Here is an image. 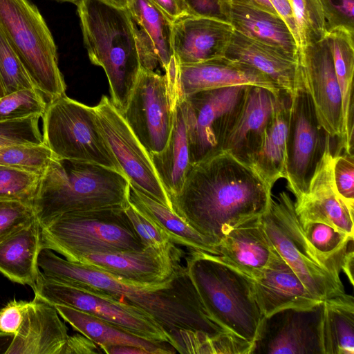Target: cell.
Segmentation results:
<instances>
[{
    "label": "cell",
    "mask_w": 354,
    "mask_h": 354,
    "mask_svg": "<svg viewBox=\"0 0 354 354\" xmlns=\"http://www.w3.org/2000/svg\"><path fill=\"white\" fill-rule=\"evenodd\" d=\"M6 95L5 89L3 85V83L0 78V98L3 97Z\"/></svg>",
    "instance_id": "680465c9"
},
{
    "label": "cell",
    "mask_w": 354,
    "mask_h": 354,
    "mask_svg": "<svg viewBox=\"0 0 354 354\" xmlns=\"http://www.w3.org/2000/svg\"><path fill=\"white\" fill-rule=\"evenodd\" d=\"M177 98L165 74L141 68L122 115L149 155L165 147Z\"/></svg>",
    "instance_id": "4fadbf2b"
},
{
    "label": "cell",
    "mask_w": 354,
    "mask_h": 354,
    "mask_svg": "<svg viewBox=\"0 0 354 354\" xmlns=\"http://www.w3.org/2000/svg\"><path fill=\"white\" fill-rule=\"evenodd\" d=\"M234 29L225 19L189 15L174 22L172 48L177 65L223 57Z\"/></svg>",
    "instance_id": "ffe728a7"
},
{
    "label": "cell",
    "mask_w": 354,
    "mask_h": 354,
    "mask_svg": "<svg viewBox=\"0 0 354 354\" xmlns=\"http://www.w3.org/2000/svg\"><path fill=\"white\" fill-rule=\"evenodd\" d=\"M332 176L335 189L351 212H354L353 153L336 151L333 156Z\"/></svg>",
    "instance_id": "60d3db41"
},
{
    "label": "cell",
    "mask_w": 354,
    "mask_h": 354,
    "mask_svg": "<svg viewBox=\"0 0 354 354\" xmlns=\"http://www.w3.org/2000/svg\"><path fill=\"white\" fill-rule=\"evenodd\" d=\"M279 16L283 19L289 27L296 41L297 45L298 36L297 27L292 8L288 0H269ZM298 49V48H297Z\"/></svg>",
    "instance_id": "816d5d0a"
},
{
    "label": "cell",
    "mask_w": 354,
    "mask_h": 354,
    "mask_svg": "<svg viewBox=\"0 0 354 354\" xmlns=\"http://www.w3.org/2000/svg\"><path fill=\"white\" fill-rule=\"evenodd\" d=\"M261 221L270 241L308 291L324 301L345 293L340 277L314 251L303 232L295 202L286 192L272 197Z\"/></svg>",
    "instance_id": "ba28073f"
},
{
    "label": "cell",
    "mask_w": 354,
    "mask_h": 354,
    "mask_svg": "<svg viewBox=\"0 0 354 354\" xmlns=\"http://www.w3.org/2000/svg\"><path fill=\"white\" fill-rule=\"evenodd\" d=\"M41 228L35 220L0 240V272L10 280L35 289L41 271Z\"/></svg>",
    "instance_id": "4316f807"
},
{
    "label": "cell",
    "mask_w": 354,
    "mask_h": 354,
    "mask_svg": "<svg viewBox=\"0 0 354 354\" xmlns=\"http://www.w3.org/2000/svg\"><path fill=\"white\" fill-rule=\"evenodd\" d=\"M272 189L254 169L221 151L191 166L172 210L216 247L232 227L261 216Z\"/></svg>",
    "instance_id": "7a4b0ae2"
},
{
    "label": "cell",
    "mask_w": 354,
    "mask_h": 354,
    "mask_svg": "<svg viewBox=\"0 0 354 354\" xmlns=\"http://www.w3.org/2000/svg\"><path fill=\"white\" fill-rule=\"evenodd\" d=\"M219 9L223 19L236 32L252 39L297 54V45L286 21L279 15L221 0Z\"/></svg>",
    "instance_id": "484cf974"
},
{
    "label": "cell",
    "mask_w": 354,
    "mask_h": 354,
    "mask_svg": "<svg viewBox=\"0 0 354 354\" xmlns=\"http://www.w3.org/2000/svg\"><path fill=\"white\" fill-rule=\"evenodd\" d=\"M101 1L117 8L127 9L134 0H100Z\"/></svg>",
    "instance_id": "6f0895ef"
},
{
    "label": "cell",
    "mask_w": 354,
    "mask_h": 354,
    "mask_svg": "<svg viewBox=\"0 0 354 354\" xmlns=\"http://www.w3.org/2000/svg\"><path fill=\"white\" fill-rule=\"evenodd\" d=\"M261 216L231 228L218 245L222 260L253 279L259 277L278 254L265 232Z\"/></svg>",
    "instance_id": "603a6c76"
},
{
    "label": "cell",
    "mask_w": 354,
    "mask_h": 354,
    "mask_svg": "<svg viewBox=\"0 0 354 354\" xmlns=\"http://www.w3.org/2000/svg\"><path fill=\"white\" fill-rule=\"evenodd\" d=\"M292 10L298 36L297 48L325 37L326 21L320 0H288Z\"/></svg>",
    "instance_id": "d590c367"
},
{
    "label": "cell",
    "mask_w": 354,
    "mask_h": 354,
    "mask_svg": "<svg viewBox=\"0 0 354 354\" xmlns=\"http://www.w3.org/2000/svg\"><path fill=\"white\" fill-rule=\"evenodd\" d=\"M353 239L349 241L346 250L344 255L342 271L348 277L351 285H353V270H354V252H353Z\"/></svg>",
    "instance_id": "f5cc1de1"
},
{
    "label": "cell",
    "mask_w": 354,
    "mask_h": 354,
    "mask_svg": "<svg viewBox=\"0 0 354 354\" xmlns=\"http://www.w3.org/2000/svg\"><path fill=\"white\" fill-rule=\"evenodd\" d=\"M325 39L330 48L340 91L342 107L341 138L353 137L354 32L339 28L326 31Z\"/></svg>",
    "instance_id": "1f68e13d"
},
{
    "label": "cell",
    "mask_w": 354,
    "mask_h": 354,
    "mask_svg": "<svg viewBox=\"0 0 354 354\" xmlns=\"http://www.w3.org/2000/svg\"><path fill=\"white\" fill-rule=\"evenodd\" d=\"M326 31L343 28L354 32V0H320Z\"/></svg>",
    "instance_id": "f6af8a7d"
},
{
    "label": "cell",
    "mask_w": 354,
    "mask_h": 354,
    "mask_svg": "<svg viewBox=\"0 0 354 354\" xmlns=\"http://www.w3.org/2000/svg\"><path fill=\"white\" fill-rule=\"evenodd\" d=\"M324 354H354V298L346 294L324 300Z\"/></svg>",
    "instance_id": "d6a6232c"
},
{
    "label": "cell",
    "mask_w": 354,
    "mask_h": 354,
    "mask_svg": "<svg viewBox=\"0 0 354 354\" xmlns=\"http://www.w3.org/2000/svg\"><path fill=\"white\" fill-rule=\"evenodd\" d=\"M124 208L108 207L59 215L40 226L42 249L55 251L73 262L91 253L145 249Z\"/></svg>",
    "instance_id": "8992f818"
},
{
    "label": "cell",
    "mask_w": 354,
    "mask_h": 354,
    "mask_svg": "<svg viewBox=\"0 0 354 354\" xmlns=\"http://www.w3.org/2000/svg\"><path fill=\"white\" fill-rule=\"evenodd\" d=\"M14 335L0 331V353L6 354L9 348Z\"/></svg>",
    "instance_id": "9f6ffc18"
},
{
    "label": "cell",
    "mask_w": 354,
    "mask_h": 354,
    "mask_svg": "<svg viewBox=\"0 0 354 354\" xmlns=\"http://www.w3.org/2000/svg\"><path fill=\"white\" fill-rule=\"evenodd\" d=\"M33 291L35 295L54 306H69L141 338L170 344L165 330L149 315L134 306L59 281L45 275L41 271Z\"/></svg>",
    "instance_id": "7c38bea8"
},
{
    "label": "cell",
    "mask_w": 354,
    "mask_h": 354,
    "mask_svg": "<svg viewBox=\"0 0 354 354\" xmlns=\"http://www.w3.org/2000/svg\"><path fill=\"white\" fill-rule=\"evenodd\" d=\"M301 225L316 254L339 276L344 255L354 236L321 222H305Z\"/></svg>",
    "instance_id": "e575fe53"
},
{
    "label": "cell",
    "mask_w": 354,
    "mask_h": 354,
    "mask_svg": "<svg viewBox=\"0 0 354 354\" xmlns=\"http://www.w3.org/2000/svg\"><path fill=\"white\" fill-rule=\"evenodd\" d=\"M291 95L281 91L261 147L251 167L272 189L286 177V141L289 128Z\"/></svg>",
    "instance_id": "f1b7e54d"
},
{
    "label": "cell",
    "mask_w": 354,
    "mask_h": 354,
    "mask_svg": "<svg viewBox=\"0 0 354 354\" xmlns=\"http://www.w3.org/2000/svg\"><path fill=\"white\" fill-rule=\"evenodd\" d=\"M0 28L35 88L48 101L66 95L56 45L37 8L29 0H0Z\"/></svg>",
    "instance_id": "52a82bcc"
},
{
    "label": "cell",
    "mask_w": 354,
    "mask_h": 354,
    "mask_svg": "<svg viewBox=\"0 0 354 354\" xmlns=\"http://www.w3.org/2000/svg\"><path fill=\"white\" fill-rule=\"evenodd\" d=\"M234 86L262 87L274 96L281 91L257 69L224 56L193 64L177 65L176 91L180 99L201 91Z\"/></svg>",
    "instance_id": "ac0fdd59"
},
{
    "label": "cell",
    "mask_w": 354,
    "mask_h": 354,
    "mask_svg": "<svg viewBox=\"0 0 354 354\" xmlns=\"http://www.w3.org/2000/svg\"><path fill=\"white\" fill-rule=\"evenodd\" d=\"M41 116L0 122V147L13 144L44 143L39 127Z\"/></svg>",
    "instance_id": "b9f144b4"
},
{
    "label": "cell",
    "mask_w": 354,
    "mask_h": 354,
    "mask_svg": "<svg viewBox=\"0 0 354 354\" xmlns=\"http://www.w3.org/2000/svg\"><path fill=\"white\" fill-rule=\"evenodd\" d=\"M183 254L182 250L171 243L161 248L91 253L75 263L137 284L154 286L171 280L185 269L181 264Z\"/></svg>",
    "instance_id": "2e32d148"
},
{
    "label": "cell",
    "mask_w": 354,
    "mask_h": 354,
    "mask_svg": "<svg viewBox=\"0 0 354 354\" xmlns=\"http://www.w3.org/2000/svg\"><path fill=\"white\" fill-rule=\"evenodd\" d=\"M322 301L263 316L250 354H324Z\"/></svg>",
    "instance_id": "9a60e30c"
},
{
    "label": "cell",
    "mask_w": 354,
    "mask_h": 354,
    "mask_svg": "<svg viewBox=\"0 0 354 354\" xmlns=\"http://www.w3.org/2000/svg\"><path fill=\"white\" fill-rule=\"evenodd\" d=\"M124 209L135 232L145 247L161 248L174 243L157 225L129 202Z\"/></svg>",
    "instance_id": "ee69618b"
},
{
    "label": "cell",
    "mask_w": 354,
    "mask_h": 354,
    "mask_svg": "<svg viewBox=\"0 0 354 354\" xmlns=\"http://www.w3.org/2000/svg\"><path fill=\"white\" fill-rule=\"evenodd\" d=\"M254 292L263 316L286 308H308L322 301L308 291L279 254L254 279Z\"/></svg>",
    "instance_id": "cb8c5ba5"
},
{
    "label": "cell",
    "mask_w": 354,
    "mask_h": 354,
    "mask_svg": "<svg viewBox=\"0 0 354 354\" xmlns=\"http://www.w3.org/2000/svg\"><path fill=\"white\" fill-rule=\"evenodd\" d=\"M55 307L64 321L75 330L96 343L99 347L101 345L131 346L143 348L149 354H170L176 352L168 342L141 338L89 313L69 306L55 305Z\"/></svg>",
    "instance_id": "f546056e"
},
{
    "label": "cell",
    "mask_w": 354,
    "mask_h": 354,
    "mask_svg": "<svg viewBox=\"0 0 354 354\" xmlns=\"http://www.w3.org/2000/svg\"><path fill=\"white\" fill-rule=\"evenodd\" d=\"M38 266L50 278L145 311L165 330L180 353H187L198 333L215 337L227 332L209 316L186 268L165 283L147 286L62 259L48 248L41 249Z\"/></svg>",
    "instance_id": "6da1fadb"
},
{
    "label": "cell",
    "mask_w": 354,
    "mask_h": 354,
    "mask_svg": "<svg viewBox=\"0 0 354 354\" xmlns=\"http://www.w3.org/2000/svg\"><path fill=\"white\" fill-rule=\"evenodd\" d=\"M77 6L88 58L104 70L110 100L122 114L141 69L130 15L100 0Z\"/></svg>",
    "instance_id": "277c9868"
},
{
    "label": "cell",
    "mask_w": 354,
    "mask_h": 354,
    "mask_svg": "<svg viewBox=\"0 0 354 354\" xmlns=\"http://www.w3.org/2000/svg\"><path fill=\"white\" fill-rule=\"evenodd\" d=\"M232 3L257 8L274 15H279L269 0H227Z\"/></svg>",
    "instance_id": "11a10c76"
},
{
    "label": "cell",
    "mask_w": 354,
    "mask_h": 354,
    "mask_svg": "<svg viewBox=\"0 0 354 354\" xmlns=\"http://www.w3.org/2000/svg\"><path fill=\"white\" fill-rule=\"evenodd\" d=\"M94 107L102 133L130 185L172 209L149 153L122 114L106 95L102 96Z\"/></svg>",
    "instance_id": "5bb4252c"
},
{
    "label": "cell",
    "mask_w": 354,
    "mask_h": 354,
    "mask_svg": "<svg viewBox=\"0 0 354 354\" xmlns=\"http://www.w3.org/2000/svg\"><path fill=\"white\" fill-rule=\"evenodd\" d=\"M330 141L310 178L306 192L295 200L300 223L321 222L351 236L353 234V213L337 194L333 180Z\"/></svg>",
    "instance_id": "d6986e66"
},
{
    "label": "cell",
    "mask_w": 354,
    "mask_h": 354,
    "mask_svg": "<svg viewBox=\"0 0 354 354\" xmlns=\"http://www.w3.org/2000/svg\"><path fill=\"white\" fill-rule=\"evenodd\" d=\"M53 158L50 149L41 144H13L0 147V167L21 169L39 175Z\"/></svg>",
    "instance_id": "8d00e7d4"
},
{
    "label": "cell",
    "mask_w": 354,
    "mask_h": 354,
    "mask_svg": "<svg viewBox=\"0 0 354 354\" xmlns=\"http://www.w3.org/2000/svg\"><path fill=\"white\" fill-rule=\"evenodd\" d=\"M35 220L31 204L19 201H0V240Z\"/></svg>",
    "instance_id": "7bdbcfd3"
},
{
    "label": "cell",
    "mask_w": 354,
    "mask_h": 354,
    "mask_svg": "<svg viewBox=\"0 0 354 354\" xmlns=\"http://www.w3.org/2000/svg\"><path fill=\"white\" fill-rule=\"evenodd\" d=\"M41 118L43 141L53 157L95 163L123 174L102 133L94 106L64 95L48 101Z\"/></svg>",
    "instance_id": "9c48e42d"
},
{
    "label": "cell",
    "mask_w": 354,
    "mask_h": 354,
    "mask_svg": "<svg viewBox=\"0 0 354 354\" xmlns=\"http://www.w3.org/2000/svg\"><path fill=\"white\" fill-rule=\"evenodd\" d=\"M28 303L14 299L0 310V331L14 335L18 332Z\"/></svg>",
    "instance_id": "7dc6e473"
},
{
    "label": "cell",
    "mask_w": 354,
    "mask_h": 354,
    "mask_svg": "<svg viewBox=\"0 0 354 354\" xmlns=\"http://www.w3.org/2000/svg\"><path fill=\"white\" fill-rule=\"evenodd\" d=\"M0 78L6 95L35 88L20 59L0 28Z\"/></svg>",
    "instance_id": "ab89813d"
},
{
    "label": "cell",
    "mask_w": 354,
    "mask_h": 354,
    "mask_svg": "<svg viewBox=\"0 0 354 354\" xmlns=\"http://www.w3.org/2000/svg\"><path fill=\"white\" fill-rule=\"evenodd\" d=\"M129 181L100 165L53 156L40 176L32 203L39 226L70 212L125 207Z\"/></svg>",
    "instance_id": "3957f363"
},
{
    "label": "cell",
    "mask_w": 354,
    "mask_h": 354,
    "mask_svg": "<svg viewBox=\"0 0 354 354\" xmlns=\"http://www.w3.org/2000/svg\"><path fill=\"white\" fill-rule=\"evenodd\" d=\"M100 348L103 353L108 354H149L143 348L123 345H101Z\"/></svg>",
    "instance_id": "db71d44e"
},
{
    "label": "cell",
    "mask_w": 354,
    "mask_h": 354,
    "mask_svg": "<svg viewBox=\"0 0 354 354\" xmlns=\"http://www.w3.org/2000/svg\"><path fill=\"white\" fill-rule=\"evenodd\" d=\"M186 270L210 318L221 328L252 344L263 317L254 279L218 255L190 250Z\"/></svg>",
    "instance_id": "5b68a950"
},
{
    "label": "cell",
    "mask_w": 354,
    "mask_h": 354,
    "mask_svg": "<svg viewBox=\"0 0 354 354\" xmlns=\"http://www.w3.org/2000/svg\"><path fill=\"white\" fill-rule=\"evenodd\" d=\"M149 156L170 199L180 192L192 166L183 99L178 97L176 100L173 126L165 147Z\"/></svg>",
    "instance_id": "83f0119b"
},
{
    "label": "cell",
    "mask_w": 354,
    "mask_h": 354,
    "mask_svg": "<svg viewBox=\"0 0 354 354\" xmlns=\"http://www.w3.org/2000/svg\"><path fill=\"white\" fill-rule=\"evenodd\" d=\"M40 176L21 169L0 167V201H19L32 205Z\"/></svg>",
    "instance_id": "f35d334b"
},
{
    "label": "cell",
    "mask_w": 354,
    "mask_h": 354,
    "mask_svg": "<svg viewBox=\"0 0 354 354\" xmlns=\"http://www.w3.org/2000/svg\"><path fill=\"white\" fill-rule=\"evenodd\" d=\"M297 59L318 120L332 138H340L342 107L330 48L325 37L298 48Z\"/></svg>",
    "instance_id": "e0dca14e"
},
{
    "label": "cell",
    "mask_w": 354,
    "mask_h": 354,
    "mask_svg": "<svg viewBox=\"0 0 354 354\" xmlns=\"http://www.w3.org/2000/svg\"><path fill=\"white\" fill-rule=\"evenodd\" d=\"M330 138L318 120L297 65L295 86L291 95L285 178L295 199L306 192Z\"/></svg>",
    "instance_id": "8fae6325"
},
{
    "label": "cell",
    "mask_w": 354,
    "mask_h": 354,
    "mask_svg": "<svg viewBox=\"0 0 354 354\" xmlns=\"http://www.w3.org/2000/svg\"><path fill=\"white\" fill-rule=\"evenodd\" d=\"M224 57L257 69L272 80L279 89L292 95L297 78V54L234 30Z\"/></svg>",
    "instance_id": "d4e9b609"
},
{
    "label": "cell",
    "mask_w": 354,
    "mask_h": 354,
    "mask_svg": "<svg viewBox=\"0 0 354 354\" xmlns=\"http://www.w3.org/2000/svg\"><path fill=\"white\" fill-rule=\"evenodd\" d=\"M55 1L68 2V3H71L77 5L80 2L81 0H55Z\"/></svg>",
    "instance_id": "91938a15"
},
{
    "label": "cell",
    "mask_w": 354,
    "mask_h": 354,
    "mask_svg": "<svg viewBox=\"0 0 354 354\" xmlns=\"http://www.w3.org/2000/svg\"><path fill=\"white\" fill-rule=\"evenodd\" d=\"M131 20L137 53L141 68L155 71V69L158 66H161L160 57L156 46L146 31L140 27L132 18Z\"/></svg>",
    "instance_id": "bcb514c9"
},
{
    "label": "cell",
    "mask_w": 354,
    "mask_h": 354,
    "mask_svg": "<svg viewBox=\"0 0 354 354\" xmlns=\"http://www.w3.org/2000/svg\"><path fill=\"white\" fill-rule=\"evenodd\" d=\"M133 20L149 35L165 73L176 63L172 48L173 24L149 0H134L127 8Z\"/></svg>",
    "instance_id": "836d02e7"
},
{
    "label": "cell",
    "mask_w": 354,
    "mask_h": 354,
    "mask_svg": "<svg viewBox=\"0 0 354 354\" xmlns=\"http://www.w3.org/2000/svg\"><path fill=\"white\" fill-rule=\"evenodd\" d=\"M277 97L264 88L250 86L241 113L223 151L250 167L263 144Z\"/></svg>",
    "instance_id": "44dd1931"
},
{
    "label": "cell",
    "mask_w": 354,
    "mask_h": 354,
    "mask_svg": "<svg viewBox=\"0 0 354 354\" xmlns=\"http://www.w3.org/2000/svg\"><path fill=\"white\" fill-rule=\"evenodd\" d=\"M68 337L55 306L35 295L6 354H63Z\"/></svg>",
    "instance_id": "7402d4cb"
},
{
    "label": "cell",
    "mask_w": 354,
    "mask_h": 354,
    "mask_svg": "<svg viewBox=\"0 0 354 354\" xmlns=\"http://www.w3.org/2000/svg\"><path fill=\"white\" fill-rule=\"evenodd\" d=\"M171 21L190 15L185 0H149Z\"/></svg>",
    "instance_id": "681fc988"
},
{
    "label": "cell",
    "mask_w": 354,
    "mask_h": 354,
    "mask_svg": "<svg viewBox=\"0 0 354 354\" xmlns=\"http://www.w3.org/2000/svg\"><path fill=\"white\" fill-rule=\"evenodd\" d=\"M99 346L82 334L68 337L63 354H97L103 353Z\"/></svg>",
    "instance_id": "c3c4849f"
},
{
    "label": "cell",
    "mask_w": 354,
    "mask_h": 354,
    "mask_svg": "<svg viewBox=\"0 0 354 354\" xmlns=\"http://www.w3.org/2000/svg\"><path fill=\"white\" fill-rule=\"evenodd\" d=\"M47 103L43 94L36 88L6 94L0 98V122L20 120L33 115L41 118Z\"/></svg>",
    "instance_id": "74e56055"
},
{
    "label": "cell",
    "mask_w": 354,
    "mask_h": 354,
    "mask_svg": "<svg viewBox=\"0 0 354 354\" xmlns=\"http://www.w3.org/2000/svg\"><path fill=\"white\" fill-rule=\"evenodd\" d=\"M128 202L157 225L172 243L212 254L218 255L216 247L210 244L171 208L148 196L129 185Z\"/></svg>",
    "instance_id": "4dcf8cb0"
},
{
    "label": "cell",
    "mask_w": 354,
    "mask_h": 354,
    "mask_svg": "<svg viewBox=\"0 0 354 354\" xmlns=\"http://www.w3.org/2000/svg\"><path fill=\"white\" fill-rule=\"evenodd\" d=\"M249 86L204 90L183 98L192 165L223 151Z\"/></svg>",
    "instance_id": "30bf717a"
},
{
    "label": "cell",
    "mask_w": 354,
    "mask_h": 354,
    "mask_svg": "<svg viewBox=\"0 0 354 354\" xmlns=\"http://www.w3.org/2000/svg\"><path fill=\"white\" fill-rule=\"evenodd\" d=\"M192 15L223 19L219 9L221 0H185Z\"/></svg>",
    "instance_id": "f907efd6"
}]
</instances>
